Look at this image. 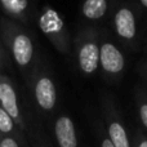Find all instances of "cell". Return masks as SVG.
I'll return each mask as SVG.
<instances>
[{
	"label": "cell",
	"instance_id": "6da1fadb",
	"mask_svg": "<svg viewBox=\"0 0 147 147\" xmlns=\"http://www.w3.org/2000/svg\"><path fill=\"white\" fill-rule=\"evenodd\" d=\"M0 41L9 53L13 65L22 72L30 71L35 61V44L25 26L3 16L0 18Z\"/></svg>",
	"mask_w": 147,
	"mask_h": 147
},
{
	"label": "cell",
	"instance_id": "7a4b0ae2",
	"mask_svg": "<svg viewBox=\"0 0 147 147\" xmlns=\"http://www.w3.org/2000/svg\"><path fill=\"white\" fill-rule=\"evenodd\" d=\"M0 107L12 117L18 129L27 137L28 121L26 119L20 90L12 78L1 74H0Z\"/></svg>",
	"mask_w": 147,
	"mask_h": 147
},
{
	"label": "cell",
	"instance_id": "3957f363",
	"mask_svg": "<svg viewBox=\"0 0 147 147\" xmlns=\"http://www.w3.org/2000/svg\"><path fill=\"white\" fill-rule=\"evenodd\" d=\"M31 90L36 106L43 112H51L57 103V90L53 80L47 75L34 74L31 78Z\"/></svg>",
	"mask_w": 147,
	"mask_h": 147
},
{
	"label": "cell",
	"instance_id": "277c9868",
	"mask_svg": "<svg viewBox=\"0 0 147 147\" xmlns=\"http://www.w3.org/2000/svg\"><path fill=\"white\" fill-rule=\"evenodd\" d=\"M38 25L44 35L48 36L49 40L53 41L57 47L65 45V23L58 12L52 8H45L39 16Z\"/></svg>",
	"mask_w": 147,
	"mask_h": 147
},
{
	"label": "cell",
	"instance_id": "5b68a950",
	"mask_svg": "<svg viewBox=\"0 0 147 147\" xmlns=\"http://www.w3.org/2000/svg\"><path fill=\"white\" fill-rule=\"evenodd\" d=\"M53 134L57 147H79L75 124L67 115H61L56 119Z\"/></svg>",
	"mask_w": 147,
	"mask_h": 147
},
{
	"label": "cell",
	"instance_id": "8992f818",
	"mask_svg": "<svg viewBox=\"0 0 147 147\" xmlns=\"http://www.w3.org/2000/svg\"><path fill=\"white\" fill-rule=\"evenodd\" d=\"M0 10L4 17L27 23L31 13V0H0Z\"/></svg>",
	"mask_w": 147,
	"mask_h": 147
},
{
	"label": "cell",
	"instance_id": "52a82bcc",
	"mask_svg": "<svg viewBox=\"0 0 147 147\" xmlns=\"http://www.w3.org/2000/svg\"><path fill=\"white\" fill-rule=\"evenodd\" d=\"M99 62L107 72L117 74L124 67V57L115 45L106 43L99 49Z\"/></svg>",
	"mask_w": 147,
	"mask_h": 147
},
{
	"label": "cell",
	"instance_id": "ba28073f",
	"mask_svg": "<svg viewBox=\"0 0 147 147\" xmlns=\"http://www.w3.org/2000/svg\"><path fill=\"white\" fill-rule=\"evenodd\" d=\"M116 32L124 39H132L136 35V20L128 8H121L115 14Z\"/></svg>",
	"mask_w": 147,
	"mask_h": 147
},
{
	"label": "cell",
	"instance_id": "9c48e42d",
	"mask_svg": "<svg viewBox=\"0 0 147 147\" xmlns=\"http://www.w3.org/2000/svg\"><path fill=\"white\" fill-rule=\"evenodd\" d=\"M99 63V48L94 43H86L79 52V65L85 74H92Z\"/></svg>",
	"mask_w": 147,
	"mask_h": 147
},
{
	"label": "cell",
	"instance_id": "30bf717a",
	"mask_svg": "<svg viewBox=\"0 0 147 147\" xmlns=\"http://www.w3.org/2000/svg\"><path fill=\"white\" fill-rule=\"evenodd\" d=\"M107 133H109L107 138L111 141L114 147H130L128 133L120 121L117 120L110 121L107 125Z\"/></svg>",
	"mask_w": 147,
	"mask_h": 147
},
{
	"label": "cell",
	"instance_id": "8fae6325",
	"mask_svg": "<svg viewBox=\"0 0 147 147\" xmlns=\"http://www.w3.org/2000/svg\"><path fill=\"white\" fill-rule=\"evenodd\" d=\"M0 134L3 137H16V138L27 140V137L18 129V127L12 120V117L1 107H0Z\"/></svg>",
	"mask_w": 147,
	"mask_h": 147
},
{
	"label": "cell",
	"instance_id": "7c38bea8",
	"mask_svg": "<svg viewBox=\"0 0 147 147\" xmlns=\"http://www.w3.org/2000/svg\"><path fill=\"white\" fill-rule=\"evenodd\" d=\"M106 0H85L83 4V14L89 20H98L106 13Z\"/></svg>",
	"mask_w": 147,
	"mask_h": 147
},
{
	"label": "cell",
	"instance_id": "4fadbf2b",
	"mask_svg": "<svg viewBox=\"0 0 147 147\" xmlns=\"http://www.w3.org/2000/svg\"><path fill=\"white\" fill-rule=\"evenodd\" d=\"M12 66L13 62L9 57V53L5 49V47L3 45V43L0 41V74L7 75V72L12 70Z\"/></svg>",
	"mask_w": 147,
	"mask_h": 147
},
{
	"label": "cell",
	"instance_id": "5bb4252c",
	"mask_svg": "<svg viewBox=\"0 0 147 147\" xmlns=\"http://www.w3.org/2000/svg\"><path fill=\"white\" fill-rule=\"evenodd\" d=\"M0 147H30L27 140L16 137H1Z\"/></svg>",
	"mask_w": 147,
	"mask_h": 147
},
{
	"label": "cell",
	"instance_id": "9a60e30c",
	"mask_svg": "<svg viewBox=\"0 0 147 147\" xmlns=\"http://www.w3.org/2000/svg\"><path fill=\"white\" fill-rule=\"evenodd\" d=\"M28 143H30V147H49L47 145L45 140L36 130L28 137Z\"/></svg>",
	"mask_w": 147,
	"mask_h": 147
},
{
	"label": "cell",
	"instance_id": "2e32d148",
	"mask_svg": "<svg viewBox=\"0 0 147 147\" xmlns=\"http://www.w3.org/2000/svg\"><path fill=\"white\" fill-rule=\"evenodd\" d=\"M140 116L141 120H142V124L145 125V128L147 129V103L142 105L140 109Z\"/></svg>",
	"mask_w": 147,
	"mask_h": 147
},
{
	"label": "cell",
	"instance_id": "e0dca14e",
	"mask_svg": "<svg viewBox=\"0 0 147 147\" xmlns=\"http://www.w3.org/2000/svg\"><path fill=\"white\" fill-rule=\"evenodd\" d=\"M101 147H114V145L111 143V141H110L109 138L105 137L101 140Z\"/></svg>",
	"mask_w": 147,
	"mask_h": 147
},
{
	"label": "cell",
	"instance_id": "ac0fdd59",
	"mask_svg": "<svg viewBox=\"0 0 147 147\" xmlns=\"http://www.w3.org/2000/svg\"><path fill=\"white\" fill-rule=\"evenodd\" d=\"M136 147H147V138H142V140H140Z\"/></svg>",
	"mask_w": 147,
	"mask_h": 147
},
{
	"label": "cell",
	"instance_id": "d6986e66",
	"mask_svg": "<svg viewBox=\"0 0 147 147\" xmlns=\"http://www.w3.org/2000/svg\"><path fill=\"white\" fill-rule=\"evenodd\" d=\"M141 3H142L143 5H145V7L147 8V0H141Z\"/></svg>",
	"mask_w": 147,
	"mask_h": 147
},
{
	"label": "cell",
	"instance_id": "ffe728a7",
	"mask_svg": "<svg viewBox=\"0 0 147 147\" xmlns=\"http://www.w3.org/2000/svg\"><path fill=\"white\" fill-rule=\"evenodd\" d=\"M1 137H3V136H1V134H0V141H1Z\"/></svg>",
	"mask_w": 147,
	"mask_h": 147
}]
</instances>
